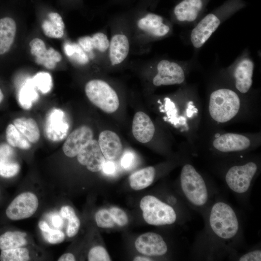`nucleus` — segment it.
I'll return each instance as SVG.
<instances>
[{
  "instance_id": "f257e3e1",
  "label": "nucleus",
  "mask_w": 261,
  "mask_h": 261,
  "mask_svg": "<svg viewBox=\"0 0 261 261\" xmlns=\"http://www.w3.org/2000/svg\"><path fill=\"white\" fill-rule=\"evenodd\" d=\"M131 35V45L143 47L151 41L169 34L171 27L161 16L151 12H140L128 17Z\"/></svg>"
},
{
  "instance_id": "f03ea898",
  "label": "nucleus",
  "mask_w": 261,
  "mask_h": 261,
  "mask_svg": "<svg viewBox=\"0 0 261 261\" xmlns=\"http://www.w3.org/2000/svg\"><path fill=\"white\" fill-rule=\"evenodd\" d=\"M242 104L237 92L227 87L217 88L209 95L208 102L209 117L218 124L230 122L240 114Z\"/></svg>"
},
{
  "instance_id": "7ed1b4c3",
  "label": "nucleus",
  "mask_w": 261,
  "mask_h": 261,
  "mask_svg": "<svg viewBox=\"0 0 261 261\" xmlns=\"http://www.w3.org/2000/svg\"><path fill=\"white\" fill-rule=\"evenodd\" d=\"M131 46L129 18L121 17L114 21L106 61L111 66L123 63L127 59Z\"/></svg>"
},
{
  "instance_id": "20e7f679",
  "label": "nucleus",
  "mask_w": 261,
  "mask_h": 261,
  "mask_svg": "<svg viewBox=\"0 0 261 261\" xmlns=\"http://www.w3.org/2000/svg\"><path fill=\"white\" fill-rule=\"evenodd\" d=\"M209 223L213 232L219 237L229 239L239 229V222L233 209L223 202H218L212 207Z\"/></svg>"
},
{
  "instance_id": "39448f33",
  "label": "nucleus",
  "mask_w": 261,
  "mask_h": 261,
  "mask_svg": "<svg viewBox=\"0 0 261 261\" xmlns=\"http://www.w3.org/2000/svg\"><path fill=\"white\" fill-rule=\"evenodd\" d=\"M85 91L88 100L103 111L113 113L118 108V95L104 80L95 79L89 81L85 85Z\"/></svg>"
},
{
  "instance_id": "423d86ee",
  "label": "nucleus",
  "mask_w": 261,
  "mask_h": 261,
  "mask_svg": "<svg viewBox=\"0 0 261 261\" xmlns=\"http://www.w3.org/2000/svg\"><path fill=\"white\" fill-rule=\"evenodd\" d=\"M180 184L182 191L193 204L202 206L208 199V191L201 175L190 164H185L180 173Z\"/></svg>"
},
{
  "instance_id": "0eeeda50",
  "label": "nucleus",
  "mask_w": 261,
  "mask_h": 261,
  "mask_svg": "<svg viewBox=\"0 0 261 261\" xmlns=\"http://www.w3.org/2000/svg\"><path fill=\"white\" fill-rule=\"evenodd\" d=\"M140 207L144 219L151 225H170L176 219L174 208L152 195L143 197L140 202Z\"/></svg>"
},
{
  "instance_id": "6e6552de",
  "label": "nucleus",
  "mask_w": 261,
  "mask_h": 261,
  "mask_svg": "<svg viewBox=\"0 0 261 261\" xmlns=\"http://www.w3.org/2000/svg\"><path fill=\"white\" fill-rule=\"evenodd\" d=\"M39 205L37 196L33 192L27 191L16 196L7 206L5 214L12 220H20L32 217Z\"/></svg>"
},
{
  "instance_id": "1a4fd4ad",
  "label": "nucleus",
  "mask_w": 261,
  "mask_h": 261,
  "mask_svg": "<svg viewBox=\"0 0 261 261\" xmlns=\"http://www.w3.org/2000/svg\"><path fill=\"white\" fill-rule=\"evenodd\" d=\"M258 169L253 161L231 167L225 175L226 182L233 191L243 193L247 191Z\"/></svg>"
},
{
  "instance_id": "9d476101",
  "label": "nucleus",
  "mask_w": 261,
  "mask_h": 261,
  "mask_svg": "<svg viewBox=\"0 0 261 261\" xmlns=\"http://www.w3.org/2000/svg\"><path fill=\"white\" fill-rule=\"evenodd\" d=\"M210 143L216 151L228 153L246 150L251 146L254 142L251 137L247 135L225 132L215 135Z\"/></svg>"
},
{
  "instance_id": "9b49d317",
  "label": "nucleus",
  "mask_w": 261,
  "mask_h": 261,
  "mask_svg": "<svg viewBox=\"0 0 261 261\" xmlns=\"http://www.w3.org/2000/svg\"><path fill=\"white\" fill-rule=\"evenodd\" d=\"M156 72L152 79V84L155 87L181 84L185 81L184 69L173 60H160L156 65Z\"/></svg>"
},
{
  "instance_id": "f8f14e48",
  "label": "nucleus",
  "mask_w": 261,
  "mask_h": 261,
  "mask_svg": "<svg viewBox=\"0 0 261 261\" xmlns=\"http://www.w3.org/2000/svg\"><path fill=\"white\" fill-rule=\"evenodd\" d=\"M70 125L65 112L60 109L54 108L47 113L44 125L45 137L52 142H59L66 137Z\"/></svg>"
},
{
  "instance_id": "ddd939ff",
  "label": "nucleus",
  "mask_w": 261,
  "mask_h": 261,
  "mask_svg": "<svg viewBox=\"0 0 261 261\" xmlns=\"http://www.w3.org/2000/svg\"><path fill=\"white\" fill-rule=\"evenodd\" d=\"M137 251L146 256H160L166 253L168 247L162 237L155 232H147L139 236L134 242Z\"/></svg>"
},
{
  "instance_id": "4468645a",
  "label": "nucleus",
  "mask_w": 261,
  "mask_h": 261,
  "mask_svg": "<svg viewBox=\"0 0 261 261\" xmlns=\"http://www.w3.org/2000/svg\"><path fill=\"white\" fill-rule=\"evenodd\" d=\"M221 21L216 14L210 13L202 18L192 29L190 36L194 47H201L217 30Z\"/></svg>"
},
{
  "instance_id": "2eb2a0df",
  "label": "nucleus",
  "mask_w": 261,
  "mask_h": 261,
  "mask_svg": "<svg viewBox=\"0 0 261 261\" xmlns=\"http://www.w3.org/2000/svg\"><path fill=\"white\" fill-rule=\"evenodd\" d=\"M93 133L89 127L81 126L67 137L62 146V150L68 157L73 158L93 139Z\"/></svg>"
},
{
  "instance_id": "dca6fc26",
  "label": "nucleus",
  "mask_w": 261,
  "mask_h": 261,
  "mask_svg": "<svg viewBox=\"0 0 261 261\" xmlns=\"http://www.w3.org/2000/svg\"><path fill=\"white\" fill-rule=\"evenodd\" d=\"M77 159L79 163L85 166L92 172L102 170L105 162V158L101 150L98 142L93 139L79 152Z\"/></svg>"
},
{
  "instance_id": "f3484780",
  "label": "nucleus",
  "mask_w": 261,
  "mask_h": 261,
  "mask_svg": "<svg viewBox=\"0 0 261 261\" xmlns=\"http://www.w3.org/2000/svg\"><path fill=\"white\" fill-rule=\"evenodd\" d=\"M30 53L35 57L38 64L42 65L48 69H54L57 63L61 61L60 54L52 47L46 49L44 42L39 38H34L29 44Z\"/></svg>"
},
{
  "instance_id": "a211bd4d",
  "label": "nucleus",
  "mask_w": 261,
  "mask_h": 261,
  "mask_svg": "<svg viewBox=\"0 0 261 261\" xmlns=\"http://www.w3.org/2000/svg\"><path fill=\"white\" fill-rule=\"evenodd\" d=\"M254 69V62L248 58H242L237 64L233 77L235 88L239 93L245 94L249 91L253 83Z\"/></svg>"
},
{
  "instance_id": "6ab92c4d",
  "label": "nucleus",
  "mask_w": 261,
  "mask_h": 261,
  "mask_svg": "<svg viewBox=\"0 0 261 261\" xmlns=\"http://www.w3.org/2000/svg\"><path fill=\"white\" fill-rule=\"evenodd\" d=\"M98 143L101 150L108 160H114L122 154L123 147L119 136L113 131L105 130L99 136Z\"/></svg>"
},
{
  "instance_id": "aec40b11",
  "label": "nucleus",
  "mask_w": 261,
  "mask_h": 261,
  "mask_svg": "<svg viewBox=\"0 0 261 261\" xmlns=\"http://www.w3.org/2000/svg\"><path fill=\"white\" fill-rule=\"evenodd\" d=\"M155 128L150 117L142 111L134 116L132 132L134 138L139 142L146 143L153 138Z\"/></svg>"
},
{
  "instance_id": "412c9836",
  "label": "nucleus",
  "mask_w": 261,
  "mask_h": 261,
  "mask_svg": "<svg viewBox=\"0 0 261 261\" xmlns=\"http://www.w3.org/2000/svg\"><path fill=\"white\" fill-rule=\"evenodd\" d=\"M17 30L16 23L9 16L0 17V57L7 54L14 42Z\"/></svg>"
},
{
  "instance_id": "4be33fe9",
  "label": "nucleus",
  "mask_w": 261,
  "mask_h": 261,
  "mask_svg": "<svg viewBox=\"0 0 261 261\" xmlns=\"http://www.w3.org/2000/svg\"><path fill=\"white\" fill-rule=\"evenodd\" d=\"M203 6L202 0H183L174 8L175 18L181 22H192L198 17Z\"/></svg>"
},
{
  "instance_id": "5701e85b",
  "label": "nucleus",
  "mask_w": 261,
  "mask_h": 261,
  "mask_svg": "<svg viewBox=\"0 0 261 261\" xmlns=\"http://www.w3.org/2000/svg\"><path fill=\"white\" fill-rule=\"evenodd\" d=\"M14 151L9 145H0V175L12 177L19 172V164L14 159Z\"/></svg>"
},
{
  "instance_id": "b1692460",
  "label": "nucleus",
  "mask_w": 261,
  "mask_h": 261,
  "mask_svg": "<svg viewBox=\"0 0 261 261\" xmlns=\"http://www.w3.org/2000/svg\"><path fill=\"white\" fill-rule=\"evenodd\" d=\"M79 45L86 52L97 50L107 56L109 40L103 32H97L92 36H85L79 40Z\"/></svg>"
},
{
  "instance_id": "393cba45",
  "label": "nucleus",
  "mask_w": 261,
  "mask_h": 261,
  "mask_svg": "<svg viewBox=\"0 0 261 261\" xmlns=\"http://www.w3.org/2000/svg\"><path fill=\"white\" fill-rule=\"evenodd\" d=\"M42 28L47 37L59 39L64 35L65 25L61 15L56 12H50L42 24Z\"/></svg>"
},
{
  "instance_id": "a878e982",
  "label": "nucleus",
  "mask_w": 261,
  "mask_h": 261,
  "mask_svg": "<svg viewBox=\"0 0 261 261\" xmlns=\"http://www.w3.org/2000/svg\"><path fill=\"white\" fill-rule=\"evenodd\" d=\"M156 171L153 166H148L132 173L129 177L130 188L135 190L145 188L153 183Z\"/></svg>"
},
{
  "instance_id": "bb28decb",
  "label": "nucleus",
  "mask_w": 261,
  "mask_h": 261,
  "mask_svg": "<svg viewBox=\"0 0 261 261\" xmlns=\"http://www.w3.org/2000/svg\"><path fill=\"white\" fill-rule=\"evenodd\" d=\"M13 124L30 143H35L39 140L40 130L33 118L24 117L17 118L14 120Z\"/></svg>"
},
{
  "instance_id": "cd10ccee",
  "label": "nucleus",
  "mask_w": 261,
  "mask_h": 261,
  "mask_svg": "<svg viewBox=\"0 0 261 261\" xmlns=\"http://www.w3.org/2000/svg\"><path fill=\"white\" fill-rule=\"evenodd\" d=\"M27 234L20 231H7L0 235V249L5 250L27 246Z\"/></svg>"
},
{
  "instance_id": "c85d7f7f",
  "label": "nucleus",
  "mask_w": 261,
  "mask_h": 261,
  "mask_svg": "<svg viewBox=\"0 0 261 261\" xmlns=\"http://www.w3.org/2000/svg\"><path fill=\"white\" fill-rule=\"evenodd\" d=\"M61 217L67 221L66 229V235L72 238L78 233L81 222L73 207L69 205L63 206L60 211Z\"/></svg>"
},
{
  "instance_id": "c756f323",
  "label": "nucleus",
  "mask_w": 261,
  "mask_h": 261,
  "mask_svg": "<svg viewBox=\"0 0 261 261\" xmlns=\"http://www.w3.org/2000/svg\"><path fill=\"white\" fill-rule=\"evenodd\" d=\"M6 137L12 147L27 150L31 147L30 143L13 124H9L6 130Z\"/></svg>"
},
{
  "instance_id": "7c9ffc66",
  "label": "nucleus",
  "mask_w": 261,
  "mask_h": 261,
  "mask_svg": "<svg viewBox=\"0 0 261 261\" xmlns=\"http://www.w3.org/2000/svg\"><path fill=\"white\" fill-rule=\"evenodd\" d=\"M38 94L31 80L28 82L20 89L18 94V101L24 109H30L33 103L37 101Z\"/></svg>"
},
{
  "instance_id": "2f4dec72",
  "label": "nucleus",
  "mask_w": 261,
  "mask_h": 261,
  "mask_svg": "<svg viewBox=\"0 0 261 261\" xmlns=\"http://www.w3.org/2000/svg\"><path fill=\"white\" fill-rule=\"evenodd\" d=\"M27 246L2 250L0 254L1 261H27L31 259L30 249Z\"/></svg>"
},
{
  "instance_id": "473e14b6",
  "label": "nucleus",
  "mask_w": 261,
  "mask_h": 261,
  "mask_svg": "<svg viewBox=\"0 0 261 261\" xmlns=\"http://www.w3.org/2000/svg\"><path fill=\"white\" fill-rule=\"evenodd\" d=\"M34 87L43 94L49 92L53 87L51 75L46 72L37 73L31 80Z\"/></svg>"
},
{
  "instance_id": "72a5a7b5",
  "label": "nucleus",
  "mask_w": 261,
  "mask_h": 261,
  "mask_svg": "<svg viewBox=\"0 0 261 261\" xmlns=\"http://www.w3.org/2000/svg\"><path fill=\"white\" fill-rule=\"evenodd\" d=\"M66 55L80 64H85L88 61V58L79 44H67L64 45Z\"/></svg>"
},
{
  "instance_id": "f704fd0d",
  "label": "nucleus",
  "mask_w": 261,
  "mask_h": 261,
  "mask_svg": "<svg viewBox=\"0 0 261 261\" xmlns=\"http://www.w3.org/2000/svg\"><path fill=\"white\" fill-rule=\"evenodd\" d=\"M95 220L98 227L101 228H112L116 225L109 209H99L95 214Z\"/></svg>"
},
{
  "instance_id": "c9c22d12",
  "label": "nucleus",
  "mask_w": 261,
  "mask_h": 261,
  "mask_svg": "<svg viewBox=\"0 0 261 261\" xmlns=\"http://www.w3.org/2000/svg\"><path fill=\"white\" fill-rule=\"evenodd\" d=\"M88 261H110L111 260L106 249L102 246L91 247L87 254Z\"/></svg>"
},
{
  "instance_id": "e433bc0d",
  "label": "nucleus",
  "mask_w": 261,
  "mask_h": 261,
  "mask_svg": "<svg viewBox=\"0 0 261 261\" xmlns=\"http://www.w3.org/2000/svg\"><path fill=\"white\" fill-rule=\"evenodd\" d=\"M116 225L119 227H124L129 222V218L126 213L120 208L113 206L109 209Z\"/></svg>"
},
{
  "instance_id": "4c0bfd02",
  "label": "nucleus",
  "mask_w": 261,
  "mask_h": 261,
  "mask_svg": "<svg viewBox=\"0 0 261 261\" xmlns=\"http://www.w3.org/2000/svg\"><path fill=\"white\" fill-rule=\"evenodd\" d=\"M44 239L49 243L56 244L62 243L65 239V234L61 230L50 228L46 232H43Z\"/></svg>"
},
{
  "instance_id": "58836bf2",
  "label": "nucleus",
  "mask_w": 261,
  "mask_h": 261,
  "mask_svg": "<svg viewBox=\"0 0 261 261\" xmlns=\"http://www.w3.org/2000/svg\"><path fill=\"white\" fill-rule=\"evenodd\" d=\"M134 154L130 151L126 152L122 156L121 165L125 169L130 168L134 161Z\"/></svg>"
},
{
  "instance_id": "ea45409f",
  "label": "nucleus",
  "mask_w": 261,
  "mask_h": 261,
  "mask_svg": "<svg viewBox=\"0 0 261 261\" xmlns=\"http://www.w3.org/2000/svg\"><path fill=\"white\" fill-rule=\"evenodd\" d=\"M239 260L240 261H261V251L260 250L250 251L242 256Z\"/></svg>"
},
{
  "instance_id": "a19ab883",
  "label": "nucleus",
  "mask_w": 261,
  "mask_h": 261,
  "mask_svg": "<svg viewBox=\"0 0 261 261\" xmlns=\"http://www.w3.org/2000/svg\"><path fill=\"white\" fill-rule=\"evenodd\" d=\"M116 170V165L112 160L105 161L102 169L103 172L106 174H114Z\"/></svg>"
},
{
  "instance_id": "79ce46f5",
  "label": "nucleus",
  "mask_w": 261,
  "mask_h": 261,
  "mask_svg": "<svg viewBox=\"0 0 261 261\" xmlns=\"http://www.w3.org/2000/svg\"><path fill=\"white\" fill-rule=\"evenodd\" d=\"M58 261H75L76 258L72 253L67 252L62 254L57 260Z\"/></svg>"
},
{
  "instance_id": "37998d69",
  "label": "nucleus",
  "mask_w": 261,
  "mask_h": 261,
  "mask_svg": "<svg viewBox=\"0 0 261 261\" xmlns=\"http://www.w3.org/2000/svg\"><path fill=\"white\" fill-rule=\"evenodd\" d=\"M39 227L42 232H46L50 228L48 223L44 220L39 222Z\"/></svg>"
},
{
  "instance_id": "c03bdc74",
  "label": "nucleus",
  "mask_w": 261,
  "mask_h": 261,
  "mask_svg": "<svg viewBox=\"0 0 261 261\" xmlns=\"http://www.w3.org/2000/svg\"><path fill=\"white\" fill-rule=\"evenodd\" d=\"M133 261H152L150 258L142 256H137L133 258Z\"/></svg>"
},
{
  "instance_id": "a18cd8bd",
  "label": "nucleus",
  "mask_w": 261,
  "mask_h": 261,
  "mask_svg": "<svg viewBox=\"0 0 261 261\" xmlns=\"http://www.w3.org/2000/svg\"><path fill=\"white\" fill-rule=\"evenodd\" d=\"M4 98V94L2 90L0 88V103L2 101Z\"/></svg>"
}]
</instances>
